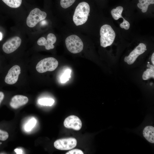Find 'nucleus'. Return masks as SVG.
Wrapping results in <instances>:
<instances>
[{
  "mask_svg": "<svg viewBox=\"0 0 154 154\" xmlns=\"http://www.w3.org/2000/svg\"><path fill=\"white\" fill-rule=\"evenodd\" d=\"M90 11V7L85 2L80 3L76 7L73 17V20L77 26L82 25L87 21Z\"/></svg>",
  "mask_w": 154,
  "mask_h": 154,
  "instance_id": "1",
  "label": "nucleus"
},
{
  "mask_svg": "<svg viewBox=\"0 0 154 154\" xmlns=\"http://www.w3.org/2000/svg\"><path fill=\"white\" fill-rule=\"evenodd\" d=\"M100 33L102 46L106 47L112 44L114 40L116 34L110 25L107 24L103 25L100 28Z\"/></svg>",
  "mask_w": 154,
  "mask_h": 154,
  "instance_id": "2",
  "label": "nucleus"
},
{
  "mask_svg": "<svg viewBox=\"0 0 154 154\" xmlns=\"http://www.w3.org/2000/svg\"><path fill=\"white\" fill-rule=\"evenodd\" d=\"M65 44L68 50L72 53H79L83 49L84 44L82 41L76 35H72L66 38Z\"/></svg>",
  "mask_w": 154,
  "mask_h": 154,
  "instance_id": "3",
  "label": "nucleus"
},
{
  "mask_svg": "<svg viewBox=\"0 0 154 154\" xmlns=\"http://www.w3.org/2000/svg\"><path fill=\"white\" fill-rule=\"evenodd\" d=\"M58 62L56 59L48 57L40 60L37 64L36 68L37 71L43 73L47 71L54 70L58 65Z\"/></svg>",
  "mask_w": 154,
  "mask_h": 154,
  "instance_id": "4",
  "label": "nucleus"
},
{
  "mask_svg": "<svg viewBox=\"0 0 154 154\" xmlns=\"http://www.w3.org/2000/svg\"><path fill=\"white\" fill-rule=\"evenodd\" d=\"M47 14L45 12L38 8H35L31 11L27 17L26 23L28 26L33 27L40 21L44 19Z\"/></svg>",
  "mask_w": 154,
  "mask_h": 154,
  "instance_id": "5",
  "label": "nucleus"
},
{
  "mask_svg": "<svg viewBox=\"0 0 154 154\" xmlns=\"http://www.w3.org/2000/svg\"><path fill=\"white\" fill-rule=\"evenodd\" d=\"M76 139L69 137L58 139L54 143V147L56 149L61 150H67L74 148L76 145Z\"/></svg>",
  "mask_w": 154,
  "mask_h": 154,
  "instance_id": "6",
  "label": "nucleus"
},
{
  "mask_svg": "<svg viewBox=\"0 0 154 154\" xmlns=\"http://www.w3.org/2000/svg\"><path fill=\"white\" fill-rule=\"evenodd\" d=\"M21 43V38L15 36L7 41L3 45L2 48L4 52L10 54L16 50L20 46Z\"/></svg>",
  "mask_w": 154,
  "mask_h": 154,
  "instance_id": "7",
  "label": "nucleus"
},
{
  "mask_svg": "<svg viewBox=\"0 0 154 154\" xmlns=\"http://www.w3.org/2000/svg\"><path fill=\"white\" fill-rule=\"evenodd\" d=\"M146 50V45L143 43H140L131 52L128 56L125 57L124 59L125 62H126L128 64H133L138 56L143 53Z\"/></svg>",
  "mask_w": 154,
  "mask_h": 154,
  "instance_id": "8",
  "label": "nucleus"
},
{
  "mask_svg": "<svg viewBox=\"0 0 154 154\" xmlns=\"http://www.w3.org/2000/svg\"><path fill=\"white\" fill-rule=\"evenodd\" d=\"M20 66L15 65L12 67L9 70L6 76L5 81L9 84H13L18 80L19 76L21 73Z\"/></svg>",
  "mask_w": 154,
  "mask_h": 154,
  "instance_id": "9",
  "label": "nucleus"
},
{
  "mask_svg": "<svg viewBox=\"0 0 154 154\" xmlns=\"http://www.w3.org/2000/svg\"><path fill=\"white\" fill-rule=\"evenodd\" d=\"M64 124L66 127L72 128L76 130H80L82 127L81 120L78 117L74 115L66 117L64 120Z\"/></svg>",
  "mask_w": 154,
  "mask_h": 154,
  "instance_id": "10",
  "label": "nucleus"
},
{
  "mask_svg": "<svg viewBox=\"0 0 154 154\" xmlns=\"http://www.w3.org/2000/svg\"><path fill=\"white\" fill-rule=\"evenodd\" d=\"M56 38L54 34L50 33L47 36V39L43 37L40 38L38 40L37 44L40 46H44L46 50H49L54 48L53 44L56 41Z\"/></svg>",
  "mask_w": 154,
  "mask_h": 154,
  "instance_id": "11",
  "label": "nucleus"
},
{
  "mask_svg": "<svg viewBox=\"0 0 154 154\" xmlns=\"http://www.w3.org/2000/svg\"><path fill=\"white\" fill-rule=\"evenodd\" d=\"M28 98L22 95H16L12 98L10 102V105L12 108L17 109L25 105L28 102Z\"/></svg>",
  "mask_w": 154,
  "mask_h": 154,
  "instance_id": "12",
  "label": "nucleus"
},
{
  "mask_svg": "<svg viewBox=\"0 0 154 154\" xmlns=\"http://www.w3.org/2000/svg\"><path fill=\"white\" fill-rule=\"evenodd\" d=\"M143 135L146 140L151 143H154V127L151 125L145 127L143 131Z\"/></svg>",
  "mask_w": 154,
  "mask_h": 154,
  "instance_id": "13",
  "label": "nucleus"
},
{
  "mask_svg": "<svg viewBox=\"0 0 154 154\" xmlns=\"http://www.w3.org/2000/svg\"><path fill=\"white\" fill-rule=\"evenodd\" d=\"M139 3L137 4V6L141 9L143 13L147 12L149 5L154 4V0H139Z\"/></svg>",
  "mask_w": 154,
  "mask_h": 154,
  "instance_id": "14",
  "label": "nucleus"
},
{
  "mask_svg": "<svg viewBox=\"0 0 154 154\" xmlns=\"http://www.w3.org/2000/svg\"><path fill=\"white\" fill-rule=\"evenodd\" d=\"M123 10V7L121 6H118L116 9H113L112 10L111 14L114 19L117 20L120 18H123L121 15Z\"/></svg>",
  "mask_w": 154,
  "mask_h": 154,
  "instance_id": "15",
  "label": "nucleus"
},
{
  "mask_svg": "<svg viewBox=\"0 0 154 154\" xmlns=\"http://www.w3.org/2000/svg\"><path fill=\"white\" fill-rule=\"evenodd\" d=\"M7 5L12 8L19 7L22 3V0H2Z\"/></svg>",
  "mask_w": 154,
  "mask_h": 154,
  "instance_id": "16",
  "label": "nucleus"
},
{
  "mask_svg": "<svg viewBox=\"0 0 154 154\" xmlns=\"http://www.w3.org/2000/svg\"><path fill=\"white\" fill-rule=\"evenodd\" d=\"M71 70L70 69L66 70L60 77V81L61 83H64L68 81L70 77Z\"/></svg>",
  "mask_w": 154,
  "mask_h": 154,
  "instance_id": "17",
  "label": "nucleus"
},
{
  "mask_svg": "<svg viewBox=\"0 0 154 154\" xmlns=\"http://www.w3.org/2000/svg\"><path fill=\"white\" fill-rule=\"evenodd\" d=\"M54 102V100L51 98H44L39 99L38 100V103L43 106H52Z\"/></svg>",
  "mask_w": 154,
  "mask_h": 154,
  "instance_id": "18",
  "label": "nucleus"
},
{
  "mask_svg": "<svg viewBox=\"0 0 154 154\" xmlns=\"http://www.w3.org/2000/svg\"><path fill=\"white\" fill-rule=\"evenodd\" d=\"M151 78H154V70L150 68L147 69L144 71L142 75V78L143 80L149 79Z\"/></svg>",
  "mask_w": 154,
  "mask_h": 154,
  "instance_id": "19",
  "label": "nucleus"
},
{
  "mask_svg": "<svg viewBox=\"0 0 154 154\" xmlns=\"http://www.w3.org/2000/svg\"><path fill=\"white\" fill-rule=\"evenodd\" d=\"M36 123V120L35 118L31 119L25 125V130L27 131H30L35 126Z\"/></svg>",
  "mask_w": 154,
  "mask_h": 154,
  "instance_id": "20",
  "label": "nucleus"
},
{
  "mask_svg": "<svg viewBox=\"0 0 154 154\" xmlns=\"http://www.w3.org/2000/svg\"><path fill=\"white\" fill-rule=\"evenodd\" d=\"M76 0H60L61 6L64 9L67 8L71 6Z\"/></svg>",
  "mask_w": 154,
  "mask_h": 154,
  "instance_id": "21",
  "label": "nucleus"
},
{
  "mask_svg": "<svg viewBox=\"0 0 154 154\" xmlns=\"http://www.w3.org/2000/svg\"><path fill=\"white\" fill-rule=\"evenodd\" d=\"M9 137L8 133L0 129V140L4 141L6 140Z\"/></svg>",
  "mask_w": 154,
  "mask_h": 154,
  "instance_id": "22",
  "label": "nucleus"
},
{
  "mask_svg": "<svg viewBox=\"0 0 154 154\" xmlns=\"http://www.w3.org/2000/svg\"><path fill=\"white\" fill-rule=\"evenodd\" d=\"M123 22L120 24V26L122 28H124L125 30L128 29L130 27L129 23L125 19L123 18Z\"/></svg>",
  "mask_w": 154,
  "mask_h": 154,
  "instance_id": "23",
  "label": "nucleus"
},
{
  "mask_svg": "<svg viewBox=\"0 0 154 154\" xmlns=\"http://www.w3.org/2000/svg\"><path fill=\"white\" fill-rule=\"evenodd\" d=\"M66 154H83L82 151L79 149H75L68 151Z\"/></svg>",
  "mask_w": 154,
  "mask_h": 154,
  "instance_id": "24",
  "label": "nucleus"
},
{
  "mask_svg": "<svg viewBox=\"0 0 154 154\" xmlns=\"http://www.w3.org/2000/svg\"><path fill=\"white\" fill-rule=\"evenodd\" d=\"M14 151L17 154H21L23 153V151L21 149L18 148L15 149L14 150Z\"/></svg>",
  "mask_w": 154,
  "mask_h": 154,
  "instance_id": "25",
  "label": "nucleus"
},
{
  "mask_svg": "<svg viewBox=\"0 0 154 154\" xmlns=\"http://www.w3.org/2000/svg\"><path fill=\"white\" fill-rule=\"evenodd\" d=\"M4 97V93L2 92H0V104L3 100Z\"/></svg>",
  "mask_w": 154,
  "mask_h": 154,
  "instance_id": "26",
  "label": "nucleus"
},
{
  "mask_svg": "<svg viewBox=\"0 0 154 154\" xmlns=\"http://www.w3.org/2000/svg\"><path fill=\"white\" fill-rule=\"evenodd\" d=\"M151 60L154 66V53L153 52L151 58Z\"/></svg>",
  "mask_w": 154,
  "mask_h": 154,
  "instance_id": "27",
  "label": "nucleus"
},
{
  "mask_svg": "<svg viewBox=\"0 0 154 154\" xmlns=\"http://www.w3.org/2000/svg\"><path fill=\"white\" fill-rule=\"evenodd\" d=\"M150 68L152 70H154V67L153 65V66L152 65H151V66Z\"/></svg>",
  "mask_w": 154,
  "mask_h": 154,
  "instance_id": "28",
  "label": "nucleus"
},
{
  "mask_svg": "<svg viewBox=\"0 0 154 154\" xmlns=\"http://www.w3.org/2000/svg\"><path fill=\"white\" fill-rule=\"evenodd\" d=\"M2 38V33L0 32V40H1Z\"/></svg>",
  "mask_w": 154,
  "mask_h": 154,
  "instance_id": "29",
  "label": "nucleus"
},
{
  "mask_svg": "<svg viewBox=\"0 0 154 154\" xmlns=\"http://www.w3.org/2000/svg\"><path fill=\"white\" fill-rule=\"evenodd\" d=\"M151 66V65L149 64H148L147 65V66L148 68H150V67Z\"/></svg>",
  "mask_w": 154,
  "mask_h": 154,
  "instance_id": "30",
  "label": "nucleus"
},
{
  "mask_svg": "<svg viewBox=\"0 0 154 154\" xmlns=\"http://www.w3.org/2000/svg\"><path fill=\"white\" fill-rule=\"evenodd\" d=\"M2 144V143L1 142H0V145Z\"/></svg>",
  "mask_w": 154,
  "mask_h": 154,
  "instance_id": "31",
  "label": "nucleus"
},
{
  "mask_svg": "<svg viewBox=\"0 0 154 154\" xmlns=\"http://www.w3.org/2000/svg\"><path fill=\"white\" fill-rule=\"evenodd\" d=\"M148 64H149V62H148Z\"/></svg>",
  "mask_w": 154,
  "mask_h": 154,
  "instance_id": "32",
  "label": "nucleus"
}]
</instances>
